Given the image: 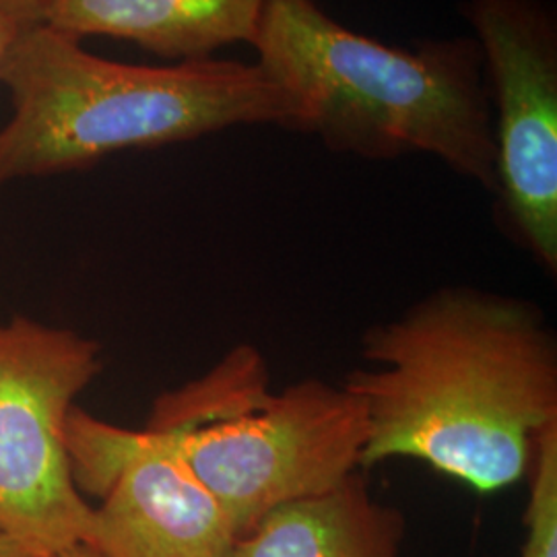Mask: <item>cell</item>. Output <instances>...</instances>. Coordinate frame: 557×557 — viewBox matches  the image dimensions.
Instances as JSON below:
<instances>
[{
	"label": "cell",
	"mask_w": 557,
	"mask_h": 557,
	"mask_svg": "<svg viewBox=\"0 0 557 557\" xmlns=\"http://www.w3.org/2000/svg\"><path fill=\"white\" fill-rule=\"evenodd\" d=\"M147 428L174 432L238 537L278 506L319 496L359 471L368 440L366 409L345 384L299 380L273 393L250 345L161 395Z\"/></svg>",
	"instance_id": "277c9868"
},
{
	"label": "cell",
	"mask_w": 557,
	"mask_h": 557,
	"mask_svg": "<svg viewBox=\"0 0 557 557\" xmlns=\"http://www.w3.org/2000/svg\"><path fill=\"white\" fill-rule=\"evenodd\" d=\"M361 356L343 382L368 419L361 471L411 458L494 494L557 425V338L529 299L442 287L370 329Z\"/></svg>",
	"instance_id": "6da1fadb"
},
{
	"label": "cell",
	"mask_w": 557,
	"mask_h": 557,
	"mask_svg": "<svg viewBox=\"0 0 557 557\" xmlns=\"http://www.w3.org/2000/svg\"><path fill=\"white\" fill-rule=\"evenodd\" d=\"M100 368L91 338L29 319L0 326V529L38 557L89 535L94 508L73 478L66 423Z\"/></svg>",
	"instance_id": "5b68a950"
},
{
	"label": "cell",
	"mask_w": 557,
	"mask_h": 557,
	"mask_svg": "<svg viewBox=\"0 0 557 557\" xmlns=\"http://www.w3.org/2000/svg\"><path fill=\"white\" fill-rule=\"evenodd\" d=\"M54 557H100L89 545H75L66 552H60L59 556Z\"/></svg>",
	"instance_id": "5bb4252c"
},
{
	"label": "cell",
	"mask_w": 557,
	"mask_h": 557,
	"mask_svg": "<svg viewBox=\"0 0 557 557\" xmlns=\"http://www.w3.org/2000/svg\"><path fill=\"white\" fill-rule=\"evenodd\" d=\"M252 46L260 69L337 153L388 160L430 153L496 188L492 103L475 38L388 46L333 20L314 0H269Z\"/></svg>",
	"instance_id": "3957f363"
},
{
	"label": "cell",
	"mask_w": 557,
	"mask_h": 557,
	"mask_svg": "<svg viewBox=\"0 0 557 557\" xmlns=\"http://www.w3.org/2000/svg\"><path fill=\"white\" fill-rule=\"evenodd\" d=\"M81 41L46 23H29L9 46L0 83L13 112L0 126V186L230 126L301 128L298 103L259 64H126L96 57Z\"/></svg>",
	"instance_id": "7a4b0ae2"
},
{
	"label": "cell",
	"mask_w": 557,
	"mask_h": 557,
	"mask_svg": "<svg viewBox=\"0 0 557 557\" xmlns=\"http://www.w3.org/2000/svg\"><path fill=\"white\" fill-rule=\"evenodd\" d=\"M21 23L17 21L9 20V17H2L0 15V64H2V59H4V54H7V50H9V46L13 44L15 40V36H17V32H20Z\"/></svg>",
	"instance_id": "7c38bea8"
},
{
	"label": "cell",
	"mask_w": 557,
	"mask_h": 557,
	"mask_svg": "<svg viewBox=\"0 0 557 557\" xmlns=\"http://www.w3.org/2000/svg\"><path fill=\"white\" fill-rule=\"evenodd\" d=\"M527 481L529 499L520 557H557V425L539 440Z\"/></svg>",
	"instance_id": "30bf717a"
},
{
	"label": "cell",
	"mask_w": 557,
	"mask_h": 557,
	"mask_svg": "<svg viewBox=\"0 0 557 557\" xmlns=\"http://www.w3.org/2000/svg\"><path fill=\"white\" fill-rule=\"evenodd\" d=\"M0 557H38L25 549L20 541L11 537L7 531L0 529Z\"/></svg>",
	"instance_id": "4fadbf2b"
},
{
	"label": "cell",
	"mask_w": 557,
	"mask_h": 557,
	"mask_svg": "<svg viewBox=\"0 0 557 557\" xmlns=\"http://www.w3.org/2000/svg\"><path fill=\"white\" fill-rule=\"evenodd\" d=\"M269 0H50L41 23L73 38H114L170 60L252 44Z\"/></svg>",
	"instance_id": "ba28073f"
},
{
	"label": "cell",
	"mask_w": 557,
	"mask_h": 557,
	"mask_svg": "<svg viewBox=\"0 0 557 557\" xmlns=\"http://www.w3.org/2000/svg\"><path fill=\"white\" fill-rule=\"evenodd\" d=\"M50 0H0V15L21 25L41 23Z\"/></svg>",
	"instance_id": "8fae6325"
},
{
	"label": "cell",
	"mask_w": 557,
	"mask_h": 557,
	"mask_svg": "<svg viewBox=\"0 0 557 557\" xmlns=\"http://www.w3.org/2000/svg\"><path fill=\"white\" fill-rule=\"evenodd\" d=\"M490 89L499 213L557 269V23L545 0H462Z\"/></svg>",
	"instance_id": "8992f818"
},
{
	"label": "cell",
	"mask_w": 557,
	"mask_h": 557,
	"mask_svg": "<svg viewBox=\"0 0 557 557\" xmlns=\"http://www.w3.org/2000/svg\"><path fill=\"white\" fill-rule=\"evenodd\" d=\"M405 515L359 469L319 496L283 504L242 533L230 557H400Z\"/></svg>",
	"instance_id": "9c48e42d"
},
{
	"label": "cell",
	"mask_w": 557,
	"mask_h": 557,
	"mask_svg": "<svg viewBox=\"0 0 557 557\" xmlns=\"http://www.w3.org/2000/svg\"><path fill=\"white\" fill-rule=\"evenodd\" d=\"M77 487L100 496L85 545L100 557H230L238 533L180 453L172 430H124L73 409Z\"/></svg>",
	"instance_id": "52a82bcc"
}]
</instances>
